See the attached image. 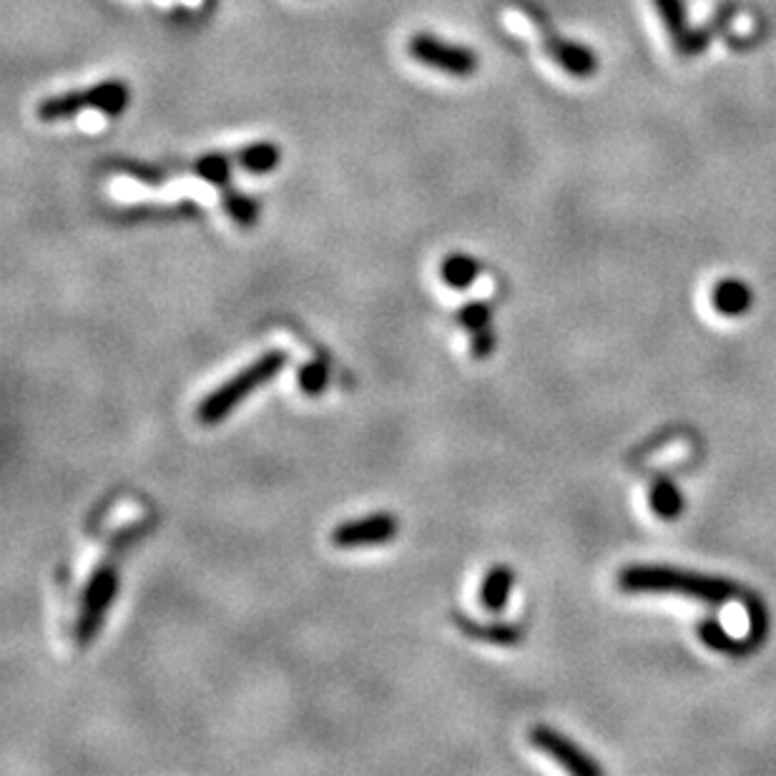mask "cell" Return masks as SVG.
I'll return each instance as SVG.
<instances>
[{"instance_id": "13", "label": "cell", "mask_w": 776, "mask_h": 776, "mask_svg": "<svg viewBox=\"0 0 776 776\" xmlns=\"http://www.w3.org/2000/svg\"><path fill=\"white\" fill-rule=\"evenodd\" d=\"M234 162L252 174H269L277 169L279 162H282V151H279V147H275L271 141H257V143H250V147L239 149Z\"/></svg>"}, {"instance_id": "2", "label": "cell", "mask_w": 776, "mask_h": 776, "mask_svg": "<svg viewBox=\"0 0 776 776\" xmlns=\"http://www.w3.org/2000/svg\"><path fill=\"white\" fill-rule=\"evenodd\" d=\"M287 352L284 349H269L264 352L259 359H254L250 367H244L242 372H237L234 378L224 382L221 387H216L202 405L196 407V418L202 425H216L224 418H229V412L234 410L239 403H244L254 390L267 385L277 378L279 372L287 367Z\"/></svg>"}, {"instance_id": "16", "label": "cell", "mask_w": 776, "mask_h": 776, "mask_svg": "<svg viewBox=\"0 0 776 776\" xmlns=\"http://www.w3.org/2000/svg\"><path fill=\"white\" fill-rule=\"evenodd\" d=\"M653 513L663 520H676L684 510V498L671 480H659L651 491Z\"/></svg>"}, {"instance_id": "7", "label": "cell", "mask_w": 776, "mask_h": 776, "mask_svg": "<svg viewBox=\"0 0 776 776\" xmlns=\"http://www.w3.org/2000/svg\"><path fill=\"white\" fill-rule=\"evenodd\" d=\"M397 518L392 513H372L367 518L347 520L332 531L334 548H370L390 543L397 535Z\"/></svg>"}, {"instance_id": "19", "label": "cell", "mask_w": 776, "mask_h": 776, "mask_svg": "<svg viewBox=\"0 0 776 776\" xmlns=\"http://www.w3.org/2000/svg\"><path fill=\"white\" fill-rule=\"evenodd\" d=\"M297 382H300L304 395L317 397L319 392H325L327 382H330V374H327V367L322 362H309V365L300 367Z\"/></svg>"}, {"instance_id": "6", "label": "cell", "mask_w": 776, "mask_h": 776, "mask_svg": "<svg viewBox=\"0 0 776 776\" xmlns=\"http://www.w3.org/2000/svg\"><path fill=\"white\" fill-rule=\"evenodd\" d=\"M531 743L543 754H548L554 762H558L575 776H598L603 769L598 766L594 759H590L586 751L581 747H575V743L563 736L561 732L550 729V726H533L531 729Z\"/></svg>"}, {"instance_id": "20", "label": "cell", "mask_w": 776, "mask_h": 776, "mask_svg": "<svg viewBox=\"0 0 776 776\" xmlns=\"http://www.w3.org/2000/svg\"><path fill=\"white\" fill-rule=\"evenodd\" d=\"M491 304L487 302H470L458 311V322L470 332L483 330V327H491Z\"/></svg>"}, {"instance_id": "15", "label": "cell", "mask_w": 776, "mask_h": 776, "mask_svg": "<svg viewBox=\"0 0 776 776\" xmlns=\"http://www.w3.org/2000/svg\"><path fill=\"white\" fill-rule=\"evenodd\" d=\"M231 169H234V162L224 154H204L191 164V171L202 181L214 183V187H229Z\"/></svg>"}, {"instance_id": "5", "label": "cell", "mask_w": 776, "mask_h": 776, "mask_svg": "<svg viewBox=\"0 0 776 776\" xmlns=\"http://www.w3.org/2000/svg\"><path fill=\"white\" fill-rule=\"evenodd\" d=\"M407 51L422 66L443 71V74L455 78L473 76L480 66V59L473 48L440 41V38L430 34H415L410 43H407Z\"/></svg>"}, {"instance_id": "14", "label": "cell", "mask_w": 776, "mask_h": 776, "mask_svg": "<svg viewBox=\"0 0 776 776\" xmlns=\"http://www.w3.org/2000/svg\"><path fill=\"white\" fill-rule=\"evenodd\" d=\"M478 275H480V264L473 257H468V254L455 252L440 264V277H443V282L447 287H453V290H468V287L478 279Z\"/></svg>"}, {"instance_id": "10", "label": "cell", "mask_w": 776, "mask_h": 776, "mask_svg": "<svg viewBox=\"0 0 776 776\" xmlns=\"http://www.w3.org/2000/svg\"><path fill=\"white\" fill-rule=\"evenodd\" d=\"M513 583H516L513 568L493 565L491 571L485 573L483 586H480V603L485 606V611H491V613L506 611L510 590H513Z\"/></svg>"}, {"instance_id": "3", "label": "cell", "mask_w": 776, "mask_h": 776, "mask_svg": "<svg viewBox=\"0 0 776 776\" xmlns=\"http://www.w3.org/2000/svg\"><path fill=\"white\" fill-rule=\"evenodd\" d=\"M129 99H131L129 86L111 78V81L43 99L38 103L36 116L46 124H53V122H63V118H76L84 109H93L99 111L101 116L114 118L124 114L126 106H129Z\"/></svg>"}, {"instance_id": "18", "label": "cell", "mask_w": 776, "mask_h": 776, "mask_svg": "<svg viewBox=\"0 0 776 776\" xmlns=\"http://www.w3.org/2000/svg\"><path fill=\"white\" fill-rule=\"evenodd\" d=\"M699 638L714 651H726V653H747L743 651V641H734V638L722 628V623L714 619H707L699 623Z\"/></svg>"}, {"instance_id": "8", "label": "cell", "mask_w": 776, "mask_h": 776, "mask_svg": "<svg viewBox=\"0 0 776 776\" xmlns=\"http://www.w3.org/2000/svg\"><path fill=\"white\" fill-rule=\"evenodd\" d=\"M533 36H540L548 59L554 61L558 68H563L568 76L590 78L598 71V59H596L594 48L568 41V38L554 36V34H548V30H540V23L535 26Z\"/></svg>"}, {"instance_id": "21", "label": "cell", "mask_w": 776, "mask_h": 776, "mask_svg": "<svg viewBox=\"0 0 776 776\" xmlns=\"http://www.w3.org/2000/svg\"><path fill=\"white\" fill-rule=\"evenodd\" d=\"M470 349H473L475 359L491 357V352L495 349V334L491 327H483V330L473 332V345H470Z\"/></svg>"}, {"instance_id": "9", "label": "cell", "mask_w": 776, "mask_h": 776, "mask_svg": "<svg viewBox=\"0 0 776 776\" xmlns=\"http://www.w3.org/2000/svg\"><path fill=\"white\" fill-rule=\"evenodd\" d=\"M653 5L656 11H659L663 26H666L678 55H689L691 59V55H699L707 51L711 34L709 30L689 26L684 0H653Z\"/></svg>"}, {"instance_id": "11", "label": "cell", "mask_w": 776, "mask_h": 776, "mask_svg": "<svg viewBox=\"0 0 776 776\" xmlns=\"http://www.w3.org/2000/svg\"><path fill=\"white\" fill-rule=\"evenodd\" d=\"M455 626H458L462 634L475 638V641H485L493 646H513L518 644L523 634L513 623H478L473 619H466V615L455 613L453 615Z\"/></svg>"}, {"instance_id": "17", "label": "cell", "mask_w": 776, "mask_h": 776, "mask_svg": "<svg viewBox=\"0 0 776 776\" xmlns=\"http://www.w3.org/2000/svg\"><path fill=\"white\" fill-rule=\"evenodd\" d=\"M224 206H227L231 219L242 224V227H252L259 216V206L252 196H246L242 191L229 187H224Z\"/></svg>"}, {"instance_id": "4", "label": "cell", "mask_w": 776, "mask_h": 776, "mask_svg": "<svg viewBox=\"0 0 776 776\" xmlns=\"http://www.w3.org/2000/svg\"><path fill=\"white\" fill-rule=\"evenodd\" d=\"M118 594V573L114 563H101L96 568L91 578L86 583L84 590V603L81 613H78V626H76V641L78 646H88L99 634V628L103 626V619H106L111 603Z\"/></svg>"}, {"instance_id": "12", "label": "cell", "mask_w": 776, "mask_h": 776, "mask_svg": "<svg viewBox=\"0 0 776 776\" xmlns=\"http://www.w3.org/2000/svg\"><path fill=\"white\" fill-rule=\"evenodd\" d=\"M714 307L726 317H739L751 307L754 302V294H751V287L739 282V279H724L714 287Z\"/></svg>"}, {"instance_id": "1", "label": "cell", "mask_w": 776, "mask_h": 776, "mask_svg": "<svg viewBox=\"0 0 776 776\" xmlns=\"http://www.w3.org/2000/svg\"><path fill=\"white\" fill-rule=\"evenodd\" d=\"M619 588L626 594H678L709 606H724L739 601L751 606L756 596L741 588L739 583L716 575L684 571L674 565H628L619 573Z\"/></svg>"}]
</instances>
